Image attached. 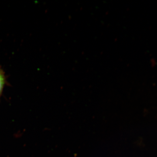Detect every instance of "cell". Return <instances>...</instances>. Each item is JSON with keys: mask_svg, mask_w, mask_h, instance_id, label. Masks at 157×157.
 Instances as JSON below:
<instances>
[{"mask_svg": "<svg viewBox=\"0 0 157 157\" xmlns=\"http://www.w3.org/2000/svg\"><path fill=\"white\" fill-rule=\"evenodd\" d=\"M5 77L2 70H0V96L2 92L3 88L5 85Z\"/></svg>", "mask_w": 157, "mask_h": 157, "instance_id": "1", "label": "cell"}]
</instances>
